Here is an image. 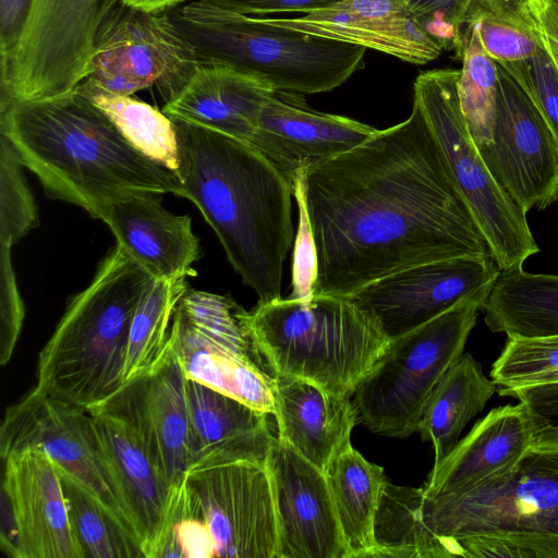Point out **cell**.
I'll return each instance as SVG.
<instances>
[{"mask_svg":"<svg viewBox=\"0 0 558 558\" xmlns=\"http://www.w3.org/2000/svg\"><path fill=\"white\" fill-rule=\"evenodd\" d=\"M294 183L314 244L313 294L350 296L420 264L492 256L414 102L404 121Z\"/></svg>","mask_w":558,"mask_h":558,"instance_id":"6da1fadb","label":"cell"},{"mask_svg":"<svg viewBox=\"0 0 558 558\" xmlns=\"http://www.w3.org/2000/svg\"><path fill=\"white\" fill-rule=\"evenodd\" d=\"M181 186L217 234L228 260L258 302L281 298L293 242V185L248 142L173 120Z\"/></svg>","mask_w":558,"mask_h":558,"instance_id":"7a4b0ae2","label":"cell"},{"mask_svg":"<svg viewBox=\"0 0 558 558\" xmlns=\"http://www.w3.org/2000/svg\"><path fill=\"white\" fill-rule=\"evenodd\" d=\"M0 134L50 198L74 204L105 223L124 199L174 194L181 186L178 173L136 150L77 90L0 109Z\"/></svg>","mask_w":558,"mask_h":558,"instance_id":"3957f363","label":"cell"},{"mask_svg":"<svg viewBox=\"0 0 558 558\" xmlns=\"http://www.w3.org/2000/svg\"><path fill=\"white\" fill-rule=\"evenodd\" d=\"M153 280L116 245L90 283L71 299L40 351L35 388L85 409L118 393L125 385L131 323Z\"/></svg>","mask_w":558,"mask_h":558,"instance_id":"277c9868","label":"cell"},{"mask_svg":"<svg viewBox=\"0 0 558 558\" xmlns=\"http://www.w3.org/2000/svg\"><path fill=\"white\" fill-rule=\"evenodd\" d=\"M246 325L254 355L270 375L349 398L389 342L372 314L340 295L258 302Z\"/></svg>","mask_w":558,"mask_h":558,"instance_id":"5b68a950","label":"cell"},{"mask_svg":"<svg viewBox=\"0 0 558 558\" xmlns=\"http://www.w3.org/2000/svg\"><path fill=\"white\" fill-rule=\"evenodd\" d=\"M421 513L452 558H558V451L532 450L469 490L424 496Z\"/></svg>","mask_w":558,"mask_h":558,"instance_id":"8992f818","label":"cell"},{"mask_svg":"<svg viewBox=\"0 0 558 558\" xmlns=\"http://www.w3.org/2000/svg\"><path fill=\"white\" fill-rule=\"evenodd\" d=\"M199 64L252 75L277 90L330 92L364 66L366 48L293 31L202 0L167 13Z\"/></svg>","mask_w":558,"mask_h":558,"instance_id":"52a82bcc","label":"cell"},{"mask_svg":"<svg viewBox=\"0 0 558 558\" xmlns=\"http://www.w3.org/2000/svg\"><path fill=\"white\" fill-rule=\"evenodd\" d=\"M484 301L460 302L428 323L389 342L357 384L352 403L369 432L405 438L418 432L428 399L463 354Z\"/></svg>","mask_w":558,"mask_h":558,"instance_id":"ba28073f","label":"cell"},{"mask_svg":"<svg viewBox=\"0 0 558 558\" xmlns=\"http://www.w3.org/2000/svg\"><path fill=\"white\" fill-rule=\"evenodd\" d=\"M460 70L422 72L414 82L421 109L490 254L500 270L520 267L539 252L526 213L494 178L461 111Z\"/></svg>","mask_w":558,"mask_h":558,"instance_id":"9c48e42d","label":"cell"},{"mask_svg":"<svg viewBox=\"0 0 558 558\" xmlns=\"http://www.w3.org/2000/svg\"><path fill=\"white\" fill-rule=\"evenodd\" d=\"M124 0H36L25 35L1 68L0 109L73 92L86 77L98 32Z\"/></svg>","mask_w":558,"mask_h":558,"instance_id":"30bf717a","label":"cell"},{"mask_svg":"<svg viewBox=\"0 0 558 558\" xmlns=\"http://www.w3.org/2000/svg\"><path fill=\"white\" fill-rule=\"evenodd\" d=\"M199 62L168 14L121 3L100 27L85 80L131 96L156 86L165 104L191 81Z\"/></svg>","mask_w":558,"mask_h":558,"instance_id":"8fae6325","label":"cell"},{"mask_svg":"<svg viewBox=\"0 0 558 558\" xmlns=\"http://www.w3.org/2000/svg\"><path fill=\"white\" fill-rule=\"evenodd\" d=\"M187 508L211 536L215 557L275 558L277 521L265 463L233 462L187 471Z\"/></svg>","mask_w":558,"mask_h":558,"instance_id":"7c38bea8","label":"cell"},{"mask_svg":"<svg viewBox=\"0 0 558 558\" xmlns=\"http://www.w3.org/2000/svg\"><path fill=\"white\" fill-rule=\"evenodd\" d=\"M87 411L123 514L145 558H158L181 488L174 489L162 475L142 429L117 393Z\"/></svg>","mask_w":558,"mask_h":558,"instance_id":"4fadbf2b","label":"cell"},{"mask_svg":"<svg viewBox=\"0 0 558 558\" xmlns=\"http://www.w3.org/2000/svg\"><path fill=\"white\" fill-rule=\"evenodd\" d=\"M477 149L523 211L557 201L558 141L527 93L499 64L493 140Z\"/></svg>","mask_w":558,"mask_h":558,"instance_id":"5bb4252c","label":"cell"},{"mask_svg":"<svg viewBox=\"0 0 558 558\" xmlns=\"http://www.w3.org/2000/svg\"><path fill=\"white\" fill-rule=\"evenodd\" d=\"M3 461L1 549L13 558H85L51 458L24 449Z\"/></svg>","mask_w":558,"mask_h":558,"instance_id":"9a60e30c","label":"cell"},{"mask_svg":"<svg viewBox=\"0 0 558 558\" xmlns=\"http://www.w3.org/2000/svg\"><path fill=\"white\" fill-rule=\"evenodd\" d=\"M499 272L492 256L440 259L385 276L349 298L372 314L391 339L460 302H485Z\"/></svg>","mask_w":558,"mask_h":558,"instance_id":"2e32d148","label":"cell"},{"mask_svg":"<svg viewBox=\"0 0 558 558\" xmlns=\"http://www.w3.org/2000/svg\"><path fill=\"white\" fill-rule=\"evenodd\" d=\"M24 449L47 453L57 466L77 478L128 523L87 409L53 398L34 387L8 408L0 426L2 459Z\"/></svg>","mask_w":558,"mask_h":558,"instance_id":"e0dca14e","label":"cell"},{"mask_svg":"<svg viewBox=\"0 0 558 558\" xmlns=\"http://www.w3.org/2000/svg\"><path fill=\"white\" fill-rule=\"evenodd\" d=\"M265 464L277 521L275 558H348L325 472L277 436Z\"/></svg>","mask_w":558,"mask_h":558,"instance_id":"ac0fdd59","label":"cell"},{"mask_svg":"<svg viewBox=\"0 0 558 558\" xmlns=\"http://www.w3.org/2000/svg\"><path fill=\"white\" fill-rule=\"evenodd\" d=\"M377 131L348 117L316 111L302 94L275 89L248 143L293 185L300 171L355 148Z\"/></svg>","mask_w":558,"mask_h":558,"instance_id":"d6986e66","label":"cell"},{"mask_svg":"<svg viewBox=\"0 0 558 558\" xmlns=\"http://www.w3.org/2000/svg\"><path fill=\"white\" fill-rule=\"evenodd\" d=\"M276 25L427 64L445 49L403 0H341L298 17H267Z\"/></svg>","mask_w":558,"mask_h":558,"instance_id":"ffe728a7","label":"cell"},{"mask_svg":"<svg viewBox=\"0 0 558 558\" xmlns=\"http://www.w3.org/2000/svg\"><path fill=\"white\" fill-rule=\"evenodd\" d=\"M186 377L169 343L145 373L117 393L131 412L168 483L179 489L190 466Z\"/></svg>","mask_w":558,"mask_h":558,"instance_id":"44dd1931","label":"cell"},{"mask_svg":"<svg viewBox=\"0 0 558 558\" xmlns=\"http://www.w3.org/2000/svg\"><path fill=\"white\" fill-rule=\"evenodd\" d=\"M533 427L522 403L494 408L433 466L423 495L465 492L502 475L533 450Z\"/></svg>","mask_w":558,"mask_h":558,"instance_id":"7402d4cb","label":"cell"},{"mask_svg":"<svg viewBox=\"0 0 558 558\" xmlns=\"http://www.w3.org/2000/svg\"><path fill=\"white\" fill-rule=\"evenodd\" d=\"M185 393L190 426L187 471L233 462L265 463L276 438L270 414L187 378Z\"/></svg>","mask_w":558,"mask_h":558,"instance_id":"603a6c76","label":"cell"},{"mask_svg":"<svg viewBox=\"0 0 558 558\" xmlns=\"http://www.w3.org/2000/svg\"><path fill=\"white\" fill-rule=\"evenodd\" d=\"M160 195H136L116 204L106 223L121 247L154 279L195 276L201 244L187 215H174Z\"/></svg>","mask_w":558,"mask_h":558,"instance_id":"cb8c5ba5","label":"cell"},{"mask_svg":"<svg viewBox=\"0 0 558 558\" xmlns=\"http://www.w3.org/2000/svg\"><path fill=\"white\" fill-rule=\"evenodd\" d=\"M274 378L277 437L325 472L351 445V433L359 424L351 398L328 393L302 379Z\"/></svg>","mask_w":558,"mask_h":558,"instance_id":"d4e9b609","label":"cell"},{"mask_svg":"<svg viewBox=\"0 0 558 558\" xmlns=\"http://www.w3.org/2000/svg\"><path fill=\"white\" fill-rule=\"evenodd\" d=\"M274 90L231 68L199 64L189 84L161 111L172 120L250 142L260 109Z\"/></svg>","mask_w":558,"mask_h":558,"instance_id":"484cf974","label":"cell"},{"mask_svg":"<svg viewBox=\"0 0 558 558\" xmlns=\"http://www.w3.org/2000/svg\"><path fill=\"white\" fill-rule=\"evenodd\" d=\"M169 343L187 379L274 414V376L254 357L204 338L189 324L179 306L173 315Z\"/></svg>","mask_w":558,"mask_h":558,"instance_id":"4316f807","label":"cell"},{"mask_svg":"<svg viewBox=\"0 0 558 558\" xmlns=\"http://www.w3.org/2000/svg\"><path fill=\"white\" fill-rule=\"evenodd\" d=\"M484 322L507 337L558 335V275L531 274L522 266L500 270L483 304Z\"/></svg>","mask_w":558,"mask_h":558,"instance_id":"83f0119b","label":"cell"},{"mask_svg":"<svg viewBox=\"0 0 558 558\" xmlns=\"http://www.w3.org/2000/svg\"><path fill=\"white\" fill-rule=\"evenodd\" d=\"M496 388L470 353H463L450 366L433 390L418 422L422 440L433 445L434 465L453 449L466 424L484 410Z\"/></svg>","mask_w":558,"mask_h":558,"instance_id":"f1b7e54d","label":"cell"},{"mask_svg":"<svg viewBox=\"0 0 558 558\" xmlns=\"http://www.w3.org/2000/svg\"><path fill=\"white\" fill-rule=\"evenodd\" d=\"M348 558H373L374 520L384 485V469L366 460L352 444L325 471Z\"/></svg>","mask_w":558,"mask_h":558,"instance_id":"f546056e","label":"cell"},{"mask_svg":"<svg viewBox=\"0 0 558 558\" xmlns=\"http://www.w3.org/2000/svg\"><path fill=\"white\" fill-rule=\"evenodd\" d=\"M423 489L384 485L374 520L373 558H451L444 537L423 521Z\"/></svg>","mask_w":558,"mask_h":558,"instance_id":"4dcf8cb0","label":"cell"},{"mask_svg":"<svg viewBox=\"0 0 558 558\" xmlns=\"http://www.w3.org/2000/svg\"><path fill=\"white\" fill-rule=\"evenodd\" d=\"M74 90L97 106L136 150L178 173L179 142L172 119L142 100L111 93L89 80Z\"/></svg>","mask_w":558,"mask_h":558,"instance_id":"1f68e13d","label":"cell"},{"mask_svg":"<svg viewBox=\"0 0 558 558\" xmlns=\"http://www.w3.org/2000/svg\"><path fill=\"white\" fill-rule=\"evenodd\" d=\"M58 470L69 518L85 558H145L131 526L77 478Z\"/></svg>","mask_w":558,"mask_h":558,"instance_id":"d6a6232c","label":"cell"},{"mask_svg":"<svg viewBox=\"0 0 558 558\" xmlns=\"http://www.w3.org/2000/svg\"><path fill=\"white\" fill-rule=\"evenodd\" d=\"M189 289L185 277L154 279L134 313L124 361V383L143 376L163 353L177 306Z\"/></svg>","mask_w":558,"mask_h":558,"instance_id":"836d02e7","label":"cell"},{"mask_svg":"<svg viewBox=\"0 0 558 558\" xmlns=\"http://www.w3.org/2000/svg\"><path fill=\"white\" fill-rule=\"evenodd\" d=\"M468 25L496 62L525 60L545 49L527 0H473Z\"/></svg>","mask_w":558,"mask_h":558,"instance_id":"e575fe53","label":"cell"},{"mask_svg":"<svg viewBox=\"0 0 558 558\" xmlns=\"http://www.w3.org/2000/svg\"><path fill=\"white\" fill-rule=\"evenodd\" d=\"M460 53L462 69L458 83L459 99L466 126L476 147L493 140L498 86V64L484 50L472 25L464 29Z\"/></svg>","mask_w":558,"mask_h":558,"instance_id":"d590c367","label":"cell"},{"mask_svg":"<svg viewBox=\"0 0 558 558\" xmlns=\"http://www.w3.org/2000/svg\"><path fill=\"white\" fill-rule=\"evenodd\" d=\"M178 306L204 338L256 360L246 325L248 312L231 296L189 288Z\"/></svg>","mask_w":558,"mask_h":558,"instance_id":"8d00e7d4","label":"cell"},{"mask_svg":"<svg viewBox=\"0 0 558 558\" xmlns=\"http://www.w3.org/2000/svg\"><path fill=\"white\" fill-rule=\"evenodd\" d=\"M554 373H558V335L508 337L490 377L499 389H509L538 384Z\"/></svg>","mask_w":558,"mask_h":558,"instance_id":"74e56055","label":"cell"},{"mask_svg":"<svg viewBox=\"0 0 558 558\" xmlns=\"http://www.w3.org/2000/svg\"><path fill=\"white\" fill-rule=\"evenodd\" d=\"M21 167L13 146L0 134V243L11 246L39 223Z\"/></svg>","mask_w":558,"mask_h":558,"instance_id":"f35d334b","label":"cell"},{"mask_svg":"<svg viewBox=\"0 0 558 558\" xmlns=\"http://www.w3.org/2000/svg\"><path fill=\"white\" fill-rule=\"evenodd\" d=\"M527 93L558 141V70L545 49L525 60L497 62Z\"/></svg>","mask_w":558,"mask_h":558,"instance_id":"ab89813d","label":"cell"},{"mask_svg":"<svg viewBox=\"0 0 558 558\" xmlns=\"http://www.w3.org/2000/svg\"><path fill=\"white\" fill-rule=\"evenodd\" d=\"M499 395L514 398L525 408L533 427L534 451H558V381L499 389Z\"/></svg>","mask_w":558,"mask_h":558,"instance_id":"60d3db41","label":"cell"},{"mask_svg":"<svg viewBox=\"0 0 558 558\" xmlns=\"http://www.w3.org/2000/svg\"><path fill=\"white\" fill-rule=\"evenodd\" d=\"M11 245L0 243V364L13 354L25 316L11 259Z\"/></svg>","mask_w":558,"mask_h":558,"instance_id":"b9f144b4","label":"cell"},{"mask_svg":"<svg viewBox=\"0 0 558 558\" xmlns=\"http://www.w3.org/2000/svg\"><path fill=\"white\" fill-rule=\"evenodd\" d=\"M293 196L299 208V231L296 235L294 269H293V298H308L313 294L315 279V252L301 190L293 184Z\"/></svg>","mask_w":558,"mask_h":558,"instance_id":"7bdbcfd3","label":"cell"},{"mask_svg":"<svg viewBox=\"0 0 558 558\" xmlns=\"http://www.w3.org/2000/svg\"><path fill=\"white\" fill-rule=\"evenodd\" d=\"M36 0H0L1 68L16 52L31 21Z\"/></svg>","mask_w":558,"mask_h":558,"instance_id":"ee69618b","label":"cell"},{"mask_svg":"<svg viewBox=\"0 0 558 558\" xmlns=\"http://www.w3.org/2000/svg\"><path fill=\"white\" fill-rule=\"evenodd\" d=\"M246 15L281 12L310 13L323 10L341 0H202Z\"/></svg>","mask_w":558,"mask_h":558,"instance_id":"f6af8a7d","label":"cell"},{"mask_svg":"<svg viewBox=\"0 0 558 558\" xmlns=\"http://www.w3.org/2000/svg\"><path fill=\"white\" fill-rule=\"evenodd\" d=\"M547 53L558 70V0H527Z\"/></svg>","mask_w":558,"mask_h":558,"instance_id":"bcb514c9","label":"cell"},{"mask_svg":"<svg viewBox=\"0 0 558 558\" xmlns=\"http://www.w3.org/2000/svg\"><path fill=\"white\" fill-rule=\"evenodd\" d=\"M182 1L184 0H124L123 3L150 13H160Z\"/></svg>","mask_w":558,"mask_h":558,"instance_id":"7dc6e473","label":"cell"},{"mask_svg":"<svg viewBox=\"0 0 558 558\" xmlns=\"http://www.w3.org/2000/svg\"><path fill=\"white\" fill-rule=\"evenodd\" d=\"M557 201H558V198H557Z\"/></svg>","mask_w":558,"mask_h":558,"instance_id":"c3c4849f","label":"cell"}]
</instances>
